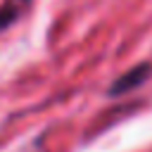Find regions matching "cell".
<instances>
[{
    "label": "cell",
    "instance_id": "cell-1",
    "mask_svg": "<svg viewBox=\"0 0 152 152\" xmlns=\"http://www.w3.org/2000/svg\"><path fill=\"white\" fill-rule=\"evenodd\" d=\"M147 76H150V64L147 62H142V64H138V66H133V69H128V71H124L112 86H109V95L112 97H119V95H126V93H131L133 88H138V86H142L145 81H147Z\"/></svg>",
    "mask_w": 152,
    "mask_h": 152
},
{
    "label": "cell",
    "instance_id": "cell-2",
    "mask_svg": "<svg viewBox=\"0 0 152 152\" xmlns=\"http://www.w3.org/2000/svg\"><path fill=\"white\" fill-rule=\"evenodd\" d=\"M26 2H28V0H5V2H2V7H0V31L7 28V26L14 21V17L19 14V10H21Z\"/></svg>",
    "mask_w": 152,
    "mask_h": 152
}]
</instances>
